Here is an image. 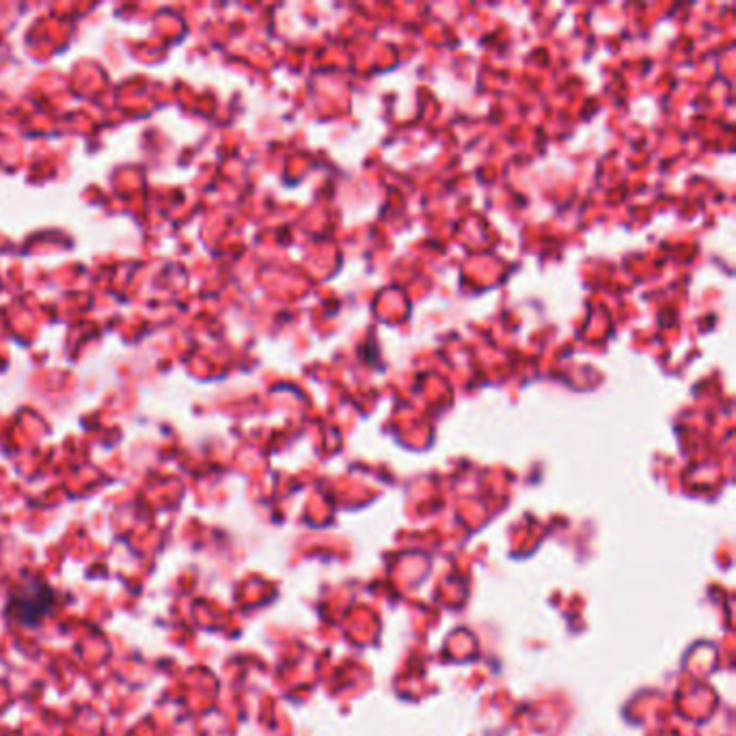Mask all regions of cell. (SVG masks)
I'll use <instances>...</instances> for the list:
<instances>
[{"label":"cell","mask_w":736,"mask_h":736,"mask_svg":"<svg viewBox=\"0 0 736 736\" xmlns=\"http://www.w3.org/2000/svg\"><path fill=\"white\" fill-rule=\"evenodd\" d=\"M54 605V592L43 581H31L11 599L9 612L22 626H38Z\"/></svg>","instance_id":"1"}]
</instances>
